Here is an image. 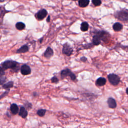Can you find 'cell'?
Wrapping results in <instances>:
<instances>
[{
	"label": "cell",
	"mask_w": 128,
	"mask_h": 128,
	"mask_svg": "<svg viewBox=\"0 0 128 128\" xmlns=\"http://www.w3.org/2000/svg\"><path fill=\"white\" fill-rule=\"evenodd\" d=\"M19 63L13 60H7L2 63L1 65L4 70L7 69H12L13 71L17 72L19 70Z\"/></svg>",
	"instance_id": "obj_1"
},
{
	"label": "cell",
	"mask_w": 128,
	"mask_h": 128,
	"mask_svg": "<svg viewBox=\"0 0 128 128\" xmlns=\"http://www.w3.org/2000/svg\"><path fill=\"white\" fill-rule=\"evenodd\" d=\"M108 79L110 83L114 86L118 85L120 82V79L119 77L114 74H111L109 75Z\"/></svg>",
	"instance_id": "obj_2"
},
{
	"label": "cell",
	"mask_w": 128,
	"mask_h": 128,
	"mask_svg": "<svg viewBox=\"0 0 128 128\" xmlns=\"http://www.w3.org/2000/svg\"><path fill=\"white\" fill-rule=\"evenodd\" d=\"M115 17L120 21H127L128 20V13L125 11H121L115 14Z\"/></svg>",
	"instance_id": "obj_3"
},
{
	"label": "cell",
	"mask_w": 128,
	"mask_h": 128,
	"mask_svg": "<svg viewBox=\"0 0 128 128\" xmlns=\"http://www.w3.org/2000/svg\"><path fill=\"white\" fill-rule=\"evenodd\" d=\"M61 75L62 78H64L65 77L69 76L71 78V80L73 81H75L76 79V77L75 74H74L72 72H71V71L68 69H66L63 70L61 72Z\"/></svg>",
	"instance_id": "obj_4"
},
{
	"label": "cell",
	"mask_w": 128,
	"mask_h": 128,
	"mask_svg": "<svg viewBox=\"0 0 128 128\" xmlns=\"http://www.w3.org/2000/svg\"><path fill=\"white\" fill-rule=\"evenodd\" d=\"M63 53L67 56H70L73 52V49L67 43H66L63 46Z\"/></svg>",
	"instance_id": "obj_5"
},
{
	"label": "cell",
	"mask_w": 128,
	"mask_h": 128,
	"mask_svg": "<svg viewBox=\"0 0 128 128\" xmlns=\"http://www.w3.org/2000/svg\"><path fill=\"white\" fill-rule=\"evenodd\" d=\"M48 14V12L45 9H42L38 12V13L35 15L36 18L39 20H43Z\"/></svg>",
	"instance_id": "obj_6"
},
{
	"label": "cell",
	"mask_w": 128,
	"mask_h": 128,
	"mask_svg": "<svg viewBox=\"0 0 128 128\" xmlns=\"http://www.w3.org/2000/svg\"><path fill=\"white\" fill-rule=\"evenodd\" d=\"M21 74L23 75H28L31 73V69L30 67L27 65H23L20 69Z\"/></svg>",
	"instance_id": "obj_7"
},
{
	"label": "cell",
	"mask_w": 128,
	"mask_h": 128,
	"mask_svg": "<svg viewBox=\"0 0 128 128\" xmlns=\"http://www.w3.org/2000/svg\"><path fill=\"white\" fill-rule=\"evenodd\" d=\"M101 35L100 33H98L93 38V43L94 45H99L101 42Z\"/></svg>",
	"instance_id": "obj_8"
},
{
	"label": "cell",
	"mask_w": 128,
	"mask_h": 128,
	"mask_svg": "<svg viewBox=\"0 0 128 128\" xmlns=\"http://www.w3.org/2000/svg\"><path fill=\"white\" fill-rule=\"evenodd\" d=\"M28 111L27 110H26V108L24 107H22L21 108H20V111H19V116H20L21 117L23 118H26L27 116H28Z\"/></svg>",
	"instance_id": "obj_9"
},
{
	"label": "cell",
	"mask_w": 128,
	"mask_h": 128,
	"mask_svg": "<svg viewBox=\"0 0 128 128\" xmlns=\"http://www.w3.org/2000/svg\"><path fill=\"white\" fill-rule=\"evenodd\" d=\"M107 102L109 107L111 109H115L117 107V103H116L115 100L112 98H109Z\"/></svg>",
	"instance_id": "obj_10"
},
{
	"label": "cell",
	"mask_w": 128,
	"mask_h": 128,
	"mask_svg": "<svg viewBox=\"0 0 128 128\" xmlns=\"http://www.w3.org/2000/svg\"><path fill=\"white\" fill-rule=\"evenodd\" d=\"M53 55H54L53 50L50 47H48L46 51L44 53L45 57L46 58H47V59H50V58H51L53 56Z\"/></svg>",
	"instance_id": "obj_11"
},
{
	"label": "cell",
	"mask_w": 128,
	"mask_h": 128,
	"mask_svg": "<svg viewBox=\"0 0 128 128\" xmlns=\"http://www.w3.org/2000/svg\"><path fill=\"white\" fill-rule=\"evenodd\" d=\"M10 110L11 113L13 115H16L19 112V108L17 104H13L11 105L10 107Z\"/></svg>",
	"instance_id": "obj_12"
},
{
	"label": "cell",
	"mask_w": 128,
	"mask_h": 128,
	"mask_svg": "<svg viewBox=\"0 0 128 128\" xmlns=\"http://www.w3.org/2000/svg\"><path fill=\"white\" fill-rule=\"evenodd\" d=\"M106 80L105 78H104L103 77H100L98 78L96 82V85L98 86H104L106 84Z\"/></svg>",
	"instance_id": "obj_13"
},
{
	"label": "cell",
	"mask_w": 128,
	"mask_h": 128,
	"mask_svg": "<svg viewBox=\"0 0 128 128\" xmlns=\"http://www.w3.org/2000/svg\"><path fill=\"white\" fill-rule=\"evenodd\" d=\"M29 47L27 45H24L22 46V47H21L19 49H18L16 53L17 54H20V53H25L29 51Z\"/></svg>",
	"instance_id": "obj_14"
},
{
	"label": "cell",
	"mask_w": 128,
	"mask_h": 128,
	"mask_svg": "<svg viewBox=\"0 0 128 128\" xmlns=\"http://www.w3.org/2000/svg\"><path fill=\"white\" fill-rule=\"evenodd\" d=\"M113 29L116 32H119L123 29V25L119 23H116L113 25Z\"/></svg>",
	"instance_id": "obj_15"
},
{
	"label": "cell",
	"mask_w": 128,
	"mask_h": 128,
	"mask_svg": "<svg viewBox=\"0 0 128 128\" xmlns=\"http://www.w3.org/2000/svg\"><path fill=\"white\" fill-rule=\"evenodd\" d=\"M89 0H79V5L80 7L85 8L89 5Z\"/></svg>",
	"instance_id": "obj_16"
},
{
	"label": "cell",
	"mask_w": 128,
	"mask_h": 128,
	"mask_svg": "<svg viewBox=\"0 0 128 128\" xmlns=\"http://www.w3.org/2000/svg\"><path fill=\"white\" fill-rule=\"evenodd\" d=\"M26 27V25L23 22H18L16 24V28L18 30H23L25 29Z\"/></svg>",
	"instance_id": "obj_17"
},
{
	"label": "cell",
	"mask_w": 128,
	"mask_h": 128,
	"mask_svg": "<svg viewBox=\"0 0 128 128\" xmlns=\"http://www.w3.org/2000/svg\"><path fill=\"white\" fill-rule=\"evenodd\" d=\"M89 29V24L87 22H83L81 25V30L83 32H86L88 31Z\"/></svg>",
	"instance_id": "obj_18"
},
{
	"label": "cell",
	"mask_w": 128,
	"mask_h": 128,
	"mask_svg": "<svg viewBox=\"0 0 128 128\" xmlns=\"http://www.w3.org/2000/svg\"><path fill=\"white\" fill-rule=\"evenodd\" d=\"M14 85V83L12 81H10V82H9L8 83L3 84V88L5 89V90H9L10 88H12Z\"/></svg>",
	"instance_id": "obj_19"
},
{
	"label": "cell",
	"mask_w": 128,
	"mask_h": 128,
	"mask_svg": "<svg viewBox=\"0 0 128 128\" xmlns=\"http://www.w3.org/2000/svg\"><path fill=\"white\" fill-rule=\"evenodd\" d=\"M46 112V110L44 109H41L38 111L37 115L40 116V117H43L45 116Z\"/></svg>",
	"instance_id": "obj_20"
},
{
	"label": "cell",
	"mask_w": 128,
	"mask_h": 128,
	"mask_svg": "<svg viewBox=\"0 0 128 128\" xmlns=\"http://www.w3.org/2000/svg\"><path fill=\"white\" fill-rule=\"evenodd\" d=\"M6 78L4 75L0 76V85H3L6 82Z\"/></svg>",
	"instance_id": "obj_21"
},
{
	"label": "cell",
	"mask_w": 128,
	"mask_h": 128,
	"mask_svg": "<svg viewBox=\"0 0 128 128\" xmlns=\"http://www.w3.org/2000/svg\"><path fill=\"white\" fill-rule=\"evenodd\" d=\"M92 3L95 6H99L101 4V0H92Z\"/></svg>",
	"instance_id": "obj_22"
},
{
	"label": "cell",
	"mask_w": 128,
	"mask_h": 128,
	"mask_svg": "<svg viewBox=\"0 0 128 128\" xmlns=\"http://www.w3.org/2000/svg\"><path fill=\"white\" fill-rule=\"evenodd\" d=\"M51 81L53 83H57L59 82V80L56 77H54L52 78Z\"/></svg>",
	"instance_id": "obj_23"
},
{
	"label": "cell",
	"mask_w": 128,
	"mask_h": 128,
	"mask_svg": "<svg viewBox=\"0 0 128 128\" xmlns=\"http://www.w3.org/2000/svg\"><path fill=\"white\" fill-rule=\"evenodd\" d=\"M5 74V73L4 71V70L3 69L2 67H0V76L4 75Z\"/></svg>",
	"instance_id": "obj_24"
},
{
	"label": "cell",
	"mask_w": 128,
	"mask_h": 128,
	"mask_svg": "<svg viewBox=\"0 0 128 128\" xmlns=\"http://www.w3.org/2000/svg\"><path fill=\"white\" fill-rule=\"evenodd\" d=\"M8 93H9V91H7V92H5V93H4V94H3L1 96H0V99H2L3 98H4V97H5L6 96H7V95H8Z\"/></svg>",
	"instance_id": "obj_25"
},
{
	"label": "cell",
	"mask_w": 128,
	"mask_h": 128,
	"mask_svg": "<svg viewBox=\"0 0 128 128\" xmlns=\"http://www.w3.org/2000/svg\"><path fill=\"white\" fill-rule=\"evenodd\" d=\"M5 11V10H4ZM4 11L3 10L1 6H0V16L2 15L3 14H4Z\"/></svg>",
	"instance_id": "obj_26"
},
{
	"label": "cell",
	"mask_w": 128,
	"mask_h": 128,
	"mask_svg": "<svg viewBox=\"0 0 128 128\" xmlns=\"http://www.w3.org/2000/svg\"><path fill=\"white\" fill-rule=\"evenodd\" d=\"M50 21V16H49L47 18V22H49Z\"/></svg>",
	"instance_id": "obj_27"
},
{
	"label": "cell",
	"mask_w": 128,
	"mask_h": 128,
	"mask_svg": "<svg viewBox=\"0 0 128 128\" xmlns=\"http://www.w3.org/2000/svg\"><path fill=\"white\" fill-rule=\"evenodd\" d=\"M5 0H0V3H3L4 2Z\"/></svg>",
	"instance_id": "obj_28"
},
{
	"label": "cell",
	"mask_w": 128,
	"mask_h": 128,
	"mask_svg": "<svg viewBox=\"0 0 128 128\" xmlns=\"http://www.w3.org/2000/svg\"><path fill=\"white\" fill-rule=\"evenodd\" d=\"M126 93L128 95V88L126 89Z\"/></svg>",
	"instance_id": "obj_29"
},
{
	"label": "cell",
	"mask_w": 128,
	"mask_h": 128,
	"mask_svg": "<svg viewBox=\"0 0 128 128\" xmlns=\"http://www.w3.org/2000/svg\"><path fill=\"white\" fill-rule=\"evenodd\" d=\"M73 1H77V0H73Z\"/></svg>",
	"instance_id": "obj_30"
}]
</instances>
